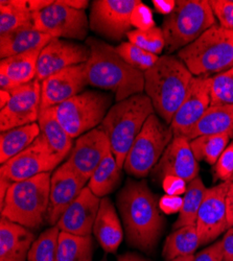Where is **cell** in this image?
<instances>
[{"mask_svg":"<svg viewBox=\"0 0 233 261\" xmlns=\"http://www.w3.org/2000/svg\"><path fill=\"white\" fill-rule=\"evenodd\" d=\"M116 204L126 243L142 252H152L163 233L164 217L146 182L126 181L117 194Z\"/></svg>","mask_w":233,"mask_h":261,"instance_id":"6da1fadb","label":"cell"},{"mask_svg":"<svg viewBox=\"0 0 233 261\" xmlns=\"http://www.w3.org/2000/svg\"><path fill=\"white\" fill-rule=\"evenodd\" d=\"M86 45L90 50L86 63L89 85L113 92L116 102L143 93L144 72L124 62L115 47L96 38H88Z\"/></svg>","mask_w":233,"mask_h":261,"instance_id":"7a4b0ae2","label":"cell"},{"mask_svg":"<svg viewBox=\"0 0 233 261\" xmlns=\"http://www.w3.org/2000/svg\"><path fill=\"white\" fill-rule=\"evenodd\" d=\"M194 77L185 64L173 55L159 57L154 66L144 72V91L165 123L171 124Z\"/></svg>","mask_w":233,"mask_h":261,"instance_id":"3957f363","label":"cell"},{"mask_svg":"<svg viewBox=\"0 0 233 261\" xmlns=\"http://www.w3.org/2000/svg\"><path fill=\"white\" fill-rule=\"evenodd\" d=\"M152 114H155L152 100L140 93L113 105L99 124L98 128L107 135L112 154L121 169L135 139Z\"/></svg>","mask_w":233,"mask_h":261,"instance_id":"277c9868","label":"cell"},{"mask_svg":"<svg viewBox=\"0 0 233 261\" xmlns=\"http://www.w3.org/2000/svg\"><path fill=\"white\" fill-rule=\"evenodd\" d=\"M51 172L11 185L2 206V217L29 229H38L46 221Z\"/></svg>","mask_w":233,"mask_h":261,"instance_id":"5b68a950","label":"cell"},{"mask_svg":"<svg viewBox=\"0 0 233 261\" xmlns=\"http://www.w3.org/2000/svg\"><path fill=\"white\" fill-rule=\"evenodd\" d=\"M177 57L194 76L218 74L233 66V31L216 23Z\"/></svg>","mask_w":233,"mask_h":261,"instance_id":"8992f818","label":"cell"},{"mask_svg":"<svg viewBox=\"0 0 233 261\" xmlns=\"http://www.w3.org/2000/svg\"><path fill=\"white\" fill-rule=\"evenodd\" d=\"M216 20L208 0H178L162 22L165 48L168 53L181 50L214 27Z\"/></svg>","mask_w":233,"mask_h":261,"instance_id":"52a82bcc","label":"cell"},{"mask_svg":"<svg viewBox=\"0 0 233 261\" xmlns=\"http://www.w3.org/2000/svg\"><path fill=\"white\" fill-rule=\"evenodd\" d=\"M174 138L169 124L152 114L145 121L124 161L123 170L135 178H144L158 164Z\"/></svg>","mask_w":233,"mask_h":261,"instance_id":"ba28073f","label":"cell"},{"mask_svg":"<svg viewBox=\"0 0 233 261\" xmlns=\"http://www.w3.org/2000/svg\"><path fill=\"white\" fill-rule=\"evenodd\" d=\"M112 103V96L88 90L54 108L60 123L72 139L99 126Z\"/></svg>","mask_w":233,"mask_h":261,"instance_id":"9c48e42d","label":"cell"},{"mask_svg":"<svg viewBox=\"0 0 233 261\" xmlns=\"http://www.w3.org/2000/svg\"><path fill=\"white\" fill-rule=\"evenodd\" d=\"M63 161L49 147L41 134L23 151L0 167V177L12 183L34 178L41 173L51 172Z\"/></svg>","mask_w":233,"mask_h":261,"instance_id":"30bf717a","label":"cell"},{"mask_svg":"<svg viewBox=\"0 0 233 261\" xmlns=\"http://www.w3.org/2000/svg\"><path fill=\"white\" fill-rule=\"evenodd\" d=\"M34 25L54 39L79 41L86 39L90 30L86 12L71 9L59 2L34 14Z\"/></svg>","mask_w":233,"mask_h":261,"instance_id":"8fae6325","label":"cell"},{"mask_svg":"<svg viewBox=\"0 0 233 261\" xmlns=\"http://www.w3.org/2000/svg\"><path fill=\"white\" fill-rule=\"evenodd\" d=\"M139 0H94L91 4L90 30L112 41H119L132 31L131 15Z\"/></svg>","mask_w":233,"mask_h":261,"instance_id":"7c38bea8","label":"cell"},{"mask_svg":"<svg viewBox=\"0 0 233 261\" xmlns=\"http://www.w3.org/2000/svg\"><path fill=\"white\" fill-rule=\"evenodd\" d=\"M10 92V101L0 110L2 133L37 122L41 111V82L35 80Z\"/></svg>","mask_w":233,"mask_h":261,"instance_id":"4fadbf2b","label":"cell"},{"mask_svg":"<svg viewBox=\"0 0 233 261\" xmlns=\"http://www.w3.org/2000/svg\"><path fill=\"white\" fill-rule=\"evenodd\" d=\"M228 181L207 188L199 209L196 228L201 246L208 245L225 233L228 228L226 194Z\"/></svg>","mask_w":233,"mask_h":261,"instance_id":"5bb4252c","label":"cell"},{"mask_svg":"<svg viewBox=\"0 0 233 261\" xmlns=\"http://www.w3.org/2000/svg\"><path fill=\"white\" fill-rule=\"evenodd\" d=\"M89 57L90 50L86 44L53 39L40 53L36 80L42 82L59 71L87 63Z\"/></svg>","mask_w":233,"mask_h":261,"instance_id":"9a60e30c","label":"cell"},{"mask_svg":"<svg viewBox=\"0 0 233 261\" xmlns=\"http://www.w3.org/2000/svg\"><path fill=\"white\" fill-rule=\"evenodd\" d=\"M111 151L109 139L98 127L76 138L65 162L86 181Z\"/></svg>","mask_w":233,"mask_h":261,"instance_id":"2e32d148","label":"cell"},{"mask_svg":"<svg viewBox=\"0 0 233 261\" xmlns=\"http://www.w3.org/2000/svg\"><path fill=\"white\" fill-rule=\"evenodd\" d=\"M87 85L86 63L48 76L41 82V110L55 108L82 93Z\"/></svg>","mask_w":233,"mask_h":261,"instance_id":"e0dca14e","label":"cell"},{"mask_svg":"<svg viewBox=\"0 0 233 261\" xmlns=\"http://www.w3.org/2000/svg\"><path fill=\"white\" fill-rule=\"evenodd\" d=\"M87 182L67 162L61 164L54 171L50 179L49 206L46 215V222L51 227L57 225L61 215L79 197Z\"/></svg>","mask_w":233,"mask_h":261,"instance_id":"ac0fdd59","label":"cell"},{"mask_svg":"<svg viewBox=\"0 0 233 261\" xmlns=\"http://www.w3.org/2000/svg\"><path fill=\"white\" fill-rule=\"evenodd\" d=\"M210 84L211 76L194 77L187 95L169 124L174 132V136L185 137L205 114L211 105Z\"/></svg>","mask_w":233,"mask_h":261,"instance_id":"d6986e66","label":"cell"},{"mask_svg":"<svg viewBox=\"0 0 233 261\" xmlns=\"http://www.w3.org/2000/svg\"><path fill=\"white\" fill-rule=\"evenodd\" d=\"M152 172L161 181L167 176H175L190 183L199 177L198 160L189 140L182 136H174Z\"/></svg>","mask_w":233,"mask_h":261,"instance_id":"ffe728a7","label":"cell"},{"mask_svg":"<svg viewBox=\"0 0 233 261\" xmlns=\"http://www.w3.org/2000/svg\"><path fill=\"white\" fill-rule=\"evenodd\" d=\"M101 199L87 186L69 205L57 223L61 232L80 236H91Z\"/></svg>","mask_w":233,"mask_h":261,"instance_id":"44dd1931","label":"cell"},{"mask_svg":"<svg viewBox=\"0 0 233 261\" xmlns=\"http://www.w3.org/2000/svg\"><path fill=\"white\" fill-rule=\"evenodd\" d=\"M35 241V235L31 229L2 217L0 261H27Z\"/></svg>","mask_w":233,"mask_h":261,"instance_id":"7402d4cb","label":"cell"},{"mask_svg":"<svg viewBox=\"0 0 233 261\" xmlns=\"http://www.w3.org/2000/svg\"><path fill=\"white\" fill-rule=\"evenodd\" d=\"M93 234L106 253L117 252L123 239V231L116 209L108 197L100 201Z\"/></svg>","mask_w":233,"mask_h":261,"instance_id":"603a6c76","label":"cell"},{"mask_svg":"<svg viewBox=\"0 0 233 261\" xmlns=\"http://www.w3.org/2000/svg\"><path fill=\"white\" fill-rule=\"evenodd\" d=\"M53 39L49 35L37 30L34 23L21 28L0 37V58L3 60L20 54L42 50Z\"/></svg>","mask_w":233,"mask_h":261,"instance_id":"cb8c5ba5","label":"cell"},{"mask_svg":"<svg viewBox=\"0 0 233 261\" xmlns=\"http://www.w3.org/2000/svg\"><path fill=\"white\" fill-rule=\"evenodd\" d=\"M208 135H228L233 138V105L210 106L185 138L190 141Z\"/></svg>","mask_w":233,"mask_h":261,"instance_id":"d4e9b609","label":"cell"},{"mask_svg":"<svg viewBox=\"0 0 233 261\" xmlns=\"http://www.w3.org/2000/svg\"><path fill=\"white\" fill-rule=\"evenodd\" d=\"M38 124L40 134L44 137L55 153L63 160L68 157L73 147L72 138L58 120L54 108L40 111Z\"/></svg>","mask_w":233,"mask_h":261,"instance_id":"484cf974","label":"cell"},{"mask_svg":"<svg viewBox=\"0 0 233 261\" xmlns=\"http://www.w3.org/2000/svg\"><path fill=\"white\" fill-rule=\"evenodd\" d=\"M40 135L38 122L15 127L0 135V162L2 165L28 148Z\"/></svg>","mask_w":233,"mask_h":261,"instance_id":"4316f807","label":"cell"},{"mask_svg":"<svg viewBox=\"0 0 233 261\" xmlns=\"http://www.w3.org/2000/svg\"><path fill=\"white\" fill-rule=\"evenodd\" d=\"M201 246L196 225L184 226L169 234L163 246L162 255L166 261L178 257L195 255Z\"/></svg>","mask_w":233,"mask_h":261,"instance_id":"83f0119b","label":"cell"},{"mask_svg":"<svg viewBox=\"0 0 233 261\" xmlns=\"http://www.w3.org/2000/svg\"><path fill=\"white\" fill-rule=\"evenodd\" d=\"M41 50L20 54L0 61V72L6 73L17 86L36 80Z\"/></svg>","mask_w":233,"mask_h":261,"instance_id":"f1b7e54d","label":"cell"},{"mask_svg":"<svg viewBox=\"0 0 233 261\" xmlns=\"http://www.w3.org/2000/svg\"><path fill=\"white\" fill-rule=\"evenodd\" d=\"M122 170L112 153L106 157L88 181V187L96 195L102 199L112 193L121 182Z\"/></svg>","mask_w":233,"mask_h":261,"instance_id":"f546056e","label":"cell"},{"mask_svg":"<svg viewBox=\"0 0 233 261\" xmlns=\"http://www.w3.org/2000/svg\"><path fill=\"white\" fill-rule=\"evenodd\" d=\"M34 23V14L28 8V0L0 2V37Z\"/></svg>","mask_w":233,"mask_h":261,"instance_id":"4dcf8cb0","label":"cell"},{"mask_svg":"<svg viewBox=\"0 0 233 261\" xmlns=\"http://www.w3.org/2000/svg\"><path fill=\"white\" fill-rule=\"evenodd\" d=\"M93 239L91 236H80L60 232L58 261H92Z\"/></svg>","mask_w":233,"mask_h":261,"instance_id":"1f68e13d","label":"cell"},{"mask_svg":"<svg viewBox=\"0 0 233 261\" xmlns=\"http://www.w3.org/2000/svg\"><path fill=\"white\" fill-rule=\"evenodd\" d=\"M207 187L203 180L197 177L187 185V190L183 195V205L179 216L174 224V230L184 226L196 225L199 209L203 202Z\"/></svg>","mask_w":233,"mask_h":261,"instance_id":"d6a6232c","label":"cell"},{"mask_svg":"<svg viewBox=\"0 0 233 261\" xmlns=\"http://www.w3.org/2000/svg\"><path fill=\"white\" fill-rule=\"evenodd\" d=\"M230 139L228 135H208L200 136L189 142L198 162L204 161L210 165H215L230 143Z\"/></svg>","mask_w":233,"mask_h":261,"instance_id":"836d02e7","label":"cell"},{"mask_svg":"<svg viewBox=\"0 0 233 261\" xmlns=\"http://www.w3.org/2000/svg\"><path fill=\"white\" fill-rule=\"evenodd\" d=\"M60 232L57 226L42 232L30 250L28 261H58Z\"/></svg>","mask_w":233,"mask_h":261,"instance_id":"e575fe53","label":"cell"},{"mask_svg":"<svg viewBox=\"0 0 233 261\" xmlns=\"http://www.w3.org/2000/svg\"><path fill=\"white\" fill-rule=\"evenodd\" d=\"M115 49L124 62L143 72L151 69L159 59L157 55L146 51L131 42H122Z\"/></svg>","mask_w":233,"mask_h":261,"instance_id":"d590c367","label":"cell"},{"mask_svg":"<svg viewBox=\"0 0 233 261\" xmlns=\"http://www.w3.org/2000/svg\"><path fill=\"white\" fill-rule=\"evenodd\" d=\"M211 105H233V66L211 76Z\"/></svg>","mask_w":233,"mask_h":261,"instance_id":"8d00e7d4","label":"cell"},{"mask_svg":"<svg viewBox=\"0 0 233 261\" xmlns=\"http://www.w3.org/2000/svg\"><path fill=\"white\" fill-rule=\"evenodd\" d=\"M129 42L138 47L154 55H159L165 47L164 35L161 28H153L150 30H132L126 35Z\"/></svg>","mask_w":233,"mask_h":261,"instance_id":"74e56055","label":"cell"},{"mask_svg":"<svg viewBox=\"0 0 233 261\" xmlns=\"http://www.w3.org/2000/svg\"><path fill=\"white\" fill-rule=\"evenodd\" d=\"M219 24L233 31V0H208Z\"/></svg>","mask_w":233,"mask_h":261,"instance_id":"f35d334b","label":"cell"},{"mask_svg":"<svg viewBox=\"0 0 233 261\" xmlns=\"http://www.w3.org/2000/svg\"><path fill=\"white\" fill-rule=\"evenodd\" d=\"M214 172L216 178L222 182L228 181L233 176V140L228 144L214 165Z\"/></svg>","mask_w":233,"mask_h":261,"instance_id":"ab89813d","label":"cell"},{"mask_svg":"<svg viewBox=\"0 0 233 261\" xmlns=\"http://www.w3.org/2000/svg\"><path fill=\"white\" fill-rule=\"evenodd\" d=\"M131 24L135 30H150L156 27L152 10L139 2L131 15Z\"/></svg>","mask_w":233,"mask_h":261,"instance_id":"60d3db41","label":"cell"},{"mask_svg":"<svg viewBox=\"0 0 233 261\" xmlns=\"http://www.w3.org/2000/svg\"><path fill=\"white\" fill-rule=\"evenodd\" d=\"M162 189L168 195H184L187 190L188 183L181 178L175 176H167L161 181Z\"/></svg>","mask_w":233,"mask_h":261,"instance_id":"b9f144b4","label":"cell"},{"mask_svg":"<svg viewBox=\"0 0 233 261\" xmlns=\"http://www.w3.org/2000/svg\"><path fill=\"white\" fill-rule=\"evenodd\" d=\"M194 261H224L222 239L195 254Z\"/></svg>","mask_w":233,"mask_h":261,"instance_id":"7bdbcfd3","label":"cell"},{"mask_svg":"<svg viewBox=\"0 0 233 261\" xmlns=\"http://www.w3.org/2000/svg\"><path fill=\"white\" fill-rule=\"evenodd\" d=\"M183 197L179 195H168L165 194L159 200L160 210L167 215L179 213L182 209Z\"/></svg>","mask_w":233,"mask_h":261,"instance_id":"ee69618b","label":"cell"},{"mask_svg":"<svg viewBox=\"0 0 233 261\" xmlns=\"http://www.w3.org/2000/svg\"><path fill=\"white\" fill-rule=\"evenodd\" d=\"M224 261H233V226L229 227L222 238Z\"/></svg>","mask_w":233,"mask_h":261,"instance_id":"f6af8a7d","label":"cell"},{"mask_svg":"<svg viewBox=\"0 0 233 261\" xmlns=\"http://www.w3.org/2000/svg\"><path fill=\"white\" fill-rule=\"evenodd\" d=\"M227 219L229 227L233 226V176L228 180V188L226 194Z\"/></svg>","mask_w":233,"mask_h":261,"instance_id":"bcb514c9","label":"cell"},{"mask_svg":"<svg viewBox=\"0 0 233 261\" xmlns=\"http://www.w3.org/2000/svg\"><path fill=\"white\" fill-rule=\"evenodd\" d=\"M153 5L155 10L159 14H163L165 16H168L171 14L177 5V2L175 0H153Z\"/></svg>","mask_w":233,"mask_h":261,"instance_id":"7dc6e473","label":"cell"},{"mask_svg":"<svg viewBox=\"0 0 233 261\" xmlns=\"http://www.w3.org/2000/svg\"><path fill=\"white\" fill-rule=\"evenodd\" d=\"M54 3L53 0H28V8L33 14H36L48 8Z\"/></svg>","mask_w":233,"mask_h":261,"instance_id":"c3c4849f","label":"cell"},{"mask_svg":"<svg viewBox=\"0 0 233 261\" xmlns=\"http://www.w3.org/2000/svg\"><path fill=\"white\" fill-rule=\"evenodd\" d=\"M61 5H64L66 7H69L74 10L79 11H85L89 7L88 0H58Z\"/></svg>","mask_w":233,"mask_h":261,"instance_id":"681fc988","label":"cell"},{"mask_svg":"<svg viewBox=\"0 0 233 261\" xmlns=\"http://www.w3.org/2000/svg\"><path fill=\"white\" fill-rule=\"evenodd\" d=\"M18 87L6 73L0 72V89L5 91H12Z\"/></svg>","mask_w":233,"mask_h":261,"instance_id":"f907efd6","label":"cell"},{"mask_svg":"<svg viewBox=\"0 0 233 261\" xmlns=\"http://www.w3.org/2000/svg\"><path fill=\"white\" fill-rule=\"evenodd\" d=\"M117 261H153L138 253H125L117 257Z\"/></svg>","mask_w":233,"mask_h":261,"instance_id":"816d5d0a","label":"cell"},{"mask_svg":"<svg viewBox=\"0 0 233 261\" xmlns=\"http://www.w3.org/2000/svg\"><path fill=\"white\" fill-rule=\"evenodd\" d=\"M13 183L3 177H0V203H2V206L6 200L7 197V193L11 187Z\"/></svg>","mask_w":233,"mask_h":261,"instance_id":"f5cc1de1","label":"cell"},{"mask_svg":"<svg viewBox=\"0 0 233 261\" xmlns=\"http://www.w3.org/2000/svg\"><path fill=\"white\" fill-rule=\"evenodd\" d=\"M11 92L10 91H5V90H0V110L4 109L8 102L11 99Z\"/></svg>","mask_w":233,"mask_h":261,"instance_id":"db71d44e","label":"cell"},{"mask_svg":"<svg viewBox=\"0 0 233 261\" xmlns=\"http://www.w3.org/2000/svg\"><path fill=\"white\" fill-rule=\"evenodd\" d=\"M194 258H195V255H190V256H184V257H178V258H175L171 261H194Z\"/></svg>","mask_w":233,"mask_h":261,"instance_id":"11a10c76","label":"cell"}]
</instances>
